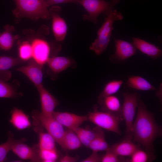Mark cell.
Wrapping results in <instances>:
<instances>
[{
  "mask_svg": "<svg viewBox=\"0 0 162 162\" xmlns=\"http://www.w3.org/2000/svg\"><path fill=\"white\" fill-rule=\"evenodd\" d=\"M138 95L137 111L133 127L134 142L141 145L147 152L154 154V142L162 135L161 128L156 122L153 114Z\"/></svg>",
  "mask_w": 162,
  "mask_h": 162,
  "instance_id": "1",
  "label": "cell"
},
{
  "mask_svg": "<svg viewBox=\"0 0 162 162\" xmlns=\"http://www.w3.org/2000/svg\"><path fill=\"white\" fill-rule=\"evenodd\" d=\"M16 7L13 11L18 17L34 20L50 18L46 0H14Z\"/></svg>",
  "mask_w": 162,
  "mask_h": 162,
  "instance_id": "2",
  "label": "cell"
},
{
  "mask_svg": "<svg viewBox=\"0 0 162 162\" xmlns=\"http://www.w3.org/2000/svg\"><path fill=\"white\" fill-rule=\"evenodd\" d=\"M123 18L122 14L113 10L105 18L104 22L97 32V38L92 43L89 49L97 56H100L106 50L109 43L113 25L116 21L121 20Z\"/></svg>",
  "mask_w": 162,
  "mask_h": 162,
  "instance_id": "3",
  "label": "cell"
},
{
  "mask_svg": "<svg viewBox=\"0 0 162 162\" xmlns=\"http://www.w3.org/2000/svg\"><path fill=\"white\" fill-rule=\"evenodd\" d=\"M120 1L111 0L110 2H107L104 0H80L78 3L87 12V14L83 16V20L96 24L98 22V17L100 14L103 13L107 16Z\"/></svg>",
  "mask_w": 162,
  "mask_h": 162,
  "instance_id": "4",
  "label": "cell"
},
{
  "mask_svg": "<svg viewBox=\"0 0 162 162\" xmlns=\"http://www.w3.org/2000/svg\"><path fill=\"white\" fill-rule=\"evenodd\" d=\"M35 127L44 128L62 148L65 130L62 126L52 116H47L34 110L32 112Z\"/></svg>",
  "mask_w": 162,
  "mask_h": 162,
  "instance_id": "5",
  "label": "cell"
},
{
  "mask_svg": "<svg viewBox=\"0 0 162 162\" xmlns=\"http://www.w3.org/2000/svg\"><path fill=\"white\" fill-rule=\"evenodd\" d=\"M88 121L96 126L107 131L121 135L119 124L123 120L121 116L109 112L99 111L95 106L94 110L89 112L87 115Z\"/></svg>",
  "mask_w": 162,
  "mask_h": 162,
  "instance_id": "6",
  "label": "cell"
},
{
  "mask_svg": "<svg viewBox=\"0 0 162 162\" xmlns=\"http://www.w3.org/2000/svg\"><path fill=\"white\" fill-rule=\"evenodd\" d=\"M124 102L121 109V115L125 122L126 130L124 139L132 140L133 127L136 108L138 105V95L136 93H122Z\"/></svg>",
  "mask_w": 162,
  "mask_h": 162,
  "instance_id": "7",
  "label": "cell"
},
{
  "mask_svg": "<svg viewBox=\"0 0 162 162\" xmlns=\"http://www.w3.org/2000/svg\"><path fill=\"white\" fill-rule=\"evenodd\" d=\"M31 44L32 51V58L43 66L52 57L51 45L46 40L40 38L34 39Z\"/></svg>",
  "mask_w": 162,
  "mask_h": 162,
  "instance_id": "8",
  "label": "cell"
},
{
  "mask_svg": "<svg viewBox=\"0 0 162 162\" xmlns=\"http://www.w3.org/2000/svg\"><path fill=\"white\" fill-rule=\"evenodd\" d=\"M115 46V51L111 55L109 59L114 63L123 62L134 55L136 48L133 44L113 37Z\"/></svg>",
  "mask_w": 162,
  "mask_h": 162,
  "instance_id": "9",
  "label": "cell"
},
{
  "mask_svg": "<svg viewBox=\"0 0 162 162\" xmlns=\"http://www.w3.org/2000/svg\"><path fill=\"white\" fill-rule=\"evenodd\" d=\"M52 20V29L56 40L60 42L66 36L68 27L65 20L60 15L61 8L58 6H53L49 10Z\"/></svg>",
  "mask_w": 162,
  "mask_h": 162,
  "instance_id": "10",
  "label": "cell"
},
{
  "mask_svg": "<svg viewBox=\"0 0 162 162\" xmlns=\"http://www.w3.org/2000/svg\"><path fill=\"white\" fill-rule=\"evenodd\" d=\"M52 115L62 126L72 130L80 127L83 122L88 121L87 115L80 116L67 112L54 111Z\"/></svg>",
  "mask_w": 162,
  "mask_h": 162,
  "instance_id": "11",
  "label": "cell"
},
{
  "mask_svg": "<svg viewBox=\"0 0 162 162\" xmlns=\"http://www.w3.org/2000/svg\"><path fill=\"white\" fill-rule=\"evenodd\" d=\"M42 68V66L31 59L28 61L27 65L19 67L16 70L26 76L36 88L43 85Z\"/></svg>",
  "mask_w": 162,
  "mask_h": 162,
  "instance_id": "12",
  "label": "cell"
},
{
  "mask_svg": "<svg viewBox=\"0 0 162 162\" xmlns=\"http://www.w3.org/2000/svg\"><path fill=\"white\" fill-rule=\"evenodd\" d=\"M36 88L39 95L41 113L45 116H52L54 110L59 104L58 100L43 85Z\"/></svg>",
  "mask_w": 162,
  "mask_h": 162,
  "instance_id": "13",
  "label": "cell"
},
{
  "mask_svg": "<svg viewBox=\"0 0 162 162\" xmlns=\"http://www.w3.org/2000/svg\"><path fill=\"white\" fill-rule=\"evenodd\" d=\"M23 142L20 141L14 145L11 149L14 153L22 159L29 160L32 162H40L38 145L34 144L31 147Z\"/></svg>",
  "mask_w": 162,
  "mask_h": 162,
  "instance_id": "14",
  "label": "cell"
},
{
  "mask_svg": "<svg viewBox=\"0 0 162 162\" xmlns=\"http://www.w3.org/2000/svg\"><path fill=\"white\" fill-rule=\"evenodd\" d=\"M46 64L51 72L57 76L68 68H75L76 62L71 58L62 56H53L49 58Z\"/></svg>",
  "mask_w": 162,
  "mask_h": 162,
  "instance_id": "15",
  "label": "cell"
},
{
  "mask_svg": "<svg viewBox=\"0 0 162 162\" xmlns=\"http://www.w3.org/2000/svg\"><path fill=\"white\" fill-rule=\"evenodd\" d=\"M132 43L136 49L154 60L161 57L162 50L159 47L138 38H132Z\"/></svg>",
  "mask_w": 162,
  "mask_h": 162,
  "instance_id": "16",
  "label": "cell"
},
{
  "mask_svg": "<svg viewBox=\"0 0 162 162\" xmlns=\"http://www.w3.org/2000/svg\"><path fill=\"white\" fill-rule=\"evenodd\" d=\"M140 146L139 144H135L131 140L124 139L122 141L109 146L108 149L117 155L124 157L130 156L140 148Z\"/></svg>",
  "mask_w": 162,
  "mask_h": 162,
  "instance_id": "17",
  "label": "cell"
},
{
  "mask_svg": "<svg viewBox=\"0 0 162 162\" xmlns=\"http://www.w3.org/2000/svg\"><path fill=\"white\" fill-rule=\"evenodd\" d=\"M98 102L102 111L122 116V106L116 96L112 95L98 98Z\"/></svg>",
  "mask_w": 162,
  "mask_h": 162,
  "instance_id": "18",
  "label": "cell"
},
{
  "mask_svg": "<svg viewBox=\"0 0 162 162\" xmlns=\"http://www.w3.org/2000/svg\"><path fill=\"white\" fill-rule=\"evenodd\" d=\"M9 122L17 130H22L31 126L29 116L21 110L14 108L11 112Z\"/></svg>",
  "mask_w": 162,
  "mask_h": 162,
  "instance_id": "19",
  "label": "cell"
},
{
  "mask_svg": "<svg viewBox=\"0 0 162 162\" xmlns=\"http://www.w3.org/2000/svg\"><path fill=\"white\" fill-rule=\"evenodd\" d=\"M126 83L128 87L137 90L158 91L157 88L147 80L140 76H134L129 77Z\"/></svg>",
  "mask_w": 162,
  "mask_h": 162,
  "instance_id": "20",
  "label": "cell"
},
{
  "mask_svg": "<svg viewBox=\"0 0 162 162\" xmlns=\"http://www.w3.org/2000/svg\"><path fill=\"white\" fill-rule=\"evenodd\" d=\"M4 32L0 33V48L7 51L11 48L15 40L19 37L18 35L13 34L14 30L13 26L6 25L4 26Z\"/></svg>",
  "mask_w": 162,
  "mask_h": 162,
  "instance_id": "21",
  "label": "cell"
},
{
  "mask_svg": "<svg viewBox=\"0 0 162 162\" xmlns=\"http://www.w3.org/2000/svg\"><path fill=\"white\" fill-rule=\"evenodd\" d=\"M82 145L76 134L72 130H65L62 148L64 151L74 150L80 148Z\"/></svg>",
  "mask_w": 162,
  "mask_h": 162,
  "instance_id": "22",
  "label": "cell"
},
{
  "mask_svg": "<svg viewBox=\"0 0 162 162\" xmlns=\"http://www.w3.org/2000/svg\"><path fill=\"white\" fill-rule=\"evenodd\" d=\"M109 147L105 140L103 129L98 127L96 135L90 142L88 147L92 152H98L105 151Z\"/></svg>",
  "mask_w": 162,
  "mask_h": 162,
  "instance_id": "23",
  "label": "cell"
},
{
  "mask_svg": "<svg viewBox=\"0 0 162 162\" xmlns=\"http://www.w3.org/2000/svg\"><path fill=\"white\" fill-rule=\"evenodd\" d=\"M97 128V126L92 129L79 127L72 130L76 134L82 144L88 148L90 142L94 139L96 135Z\"/></svg>",
  "mask_w": 162,
  "mask_h": 162,
  "instance_id": "24",
  "label": "cell"
},
{
  "mask_svg": "<svg viewBox=\"0 0 162 162\" xmlns=\"http://www.w3.org/2000/svg\"><path fill=\"white\" fill-rule=\"evenodd\" d=\"M8 139L5 142L0 144V162H4L7 159L6 156L14 144L20 141H25L26 139L23 138L20 140H16L14 138V135L10 131L8 134Z\"/></svg>",
  "mask_w": 162,
  "mask_h": 162,
  "instance_id": "25",
  "label": "cell"
},
{
  "mask_svg": "<svg viewBox=\"0 0 162 162\" xmlns=\"http://www.w3.org/2000/svg\"><path fill=\"white\" fill-rule=\"evenodd\" d=\"M38 133L39 142L37 144L39 149L42 150H57L53 138L48 133L43 130L38 131Z\"/></svg>",
  "mask_w": 162,
  "mask_h": 162,
  "instance_id": "26",
  "label": "cell"
},
{
  "mask_svg": "<svg viewBox=\"0 0 162 162\" xmlns=\"http://www.w3.org/2000/svg\"><path fill=\"white\" fill-rule=\"evenodd\" d=\"M156 158V156L154 154L148 152L140 148L130 156L129 159L126 161L129 162H151Z\"/></svg>",
  "mask_w": 162,
  "mask_h": 162,
  "instance_id": "27",
  "label": "cell"
},
{
  "mask_svg": "<svg viewBox=\"0 0 162 162\" xmlns=\"http://www.w3.org/2000/svg\"><path fill=\"white\" fill-rule=\"evenodd\" d=\"M123 82V81L122 80H115L109 81L105 86L103 90L99 95L98 98L116 93L120 89Z\"/></svg>",
  "mask_w": 162,
  "mask_h": 162,
  "instance_id": "28",
  "label": "cell"
},
{
  "mask_svg": "<svg viewBox=\"0 0 162 162\" xmlns=\"http://www.w3.org/2000/svg\"><path fill=\"white\" fill-rule=\"evenodd\" d=\"M19 58L0 56V71H5L11 68L24 62Z\"/></svg>",
  "mask_w": 162,
  "mask_h": 162,
  "instance_id": "29",
  "label": "cell"
},
{
  "mask_svg": "<svg viewBox=\"0 0 162 162\" xmlns=\"http://www.w3.org/2000/svg\"><path fill=\"white\" fill-rule=\"evenodd\" d=\"M19 58L24 62L32 59V51L31 44L28 41L23 42L18 48Z\"/></svg>",
  "mask_w": 162,
  "mask_h": 162,
  "instance_id": "30",
  "label": "cell"
},
{
  "mask_svg": "<svg viewBox=\"0 0 162 162\" xmlns=\"http://www.w3.org/2000/svg\"><path fill=\"white\" fill-rule=\"evenodd\" d=\"M38 156L40 161L43 162H55L59 157L57 150H42L39 148Z\"/></svg>",
  "mask_w": 162,
  "mask_h": 162,
  "instance_id": "31",
  "label": "cell"
},
{
  "mask_svg": "<svg viewBox=\"0 0 162 162\" xmlns=\"http://www.w3.org/2000/svg\"><path fill=\"white\" fill-rule=\"evenodd\" d=\"M16 95V91L11 86L0 79V98H14Z\"/></svg>",
  "mask_w": 162,
  "mask_h": 162,
  "instance_id": "32",
  "label": "cell"
},
{
  "mask_svg": "<svg viewBox=\"0 0 162 162\" xmlns=\"http://www.w3.org/2000/svg\"><path fill=\"white\" fill-rule=\"evenodd\" d=\"M105 152V154L102 156L101 162H121L126 161L124 157L117 155L108 148Z\"/></svg>",
  "mask_w": 162,
  "mask_h": 162,
  "instance_id": "33",
  "label": "cell"
},
{
  "mask_svg": "<svg viewBox=\"0 0 162 162\" xmlns=\"http://www.w3.org/2000/svg\"><path fill=\"white\" fill-rule=\"evenodd\" d=\"M98 152H92L88 157L82 160L81 162H100L102 156L98 154Z\"/></svg>",
  "mask_w": 162,
  "mask_h": 162,
  "instance_id": "34",
  "label": "cell"
},
{
  "mask_svg": "<svg viewBox=\"0 0 162 162\" xmlns=\"http://www.w3.org/2000/svg\"><path fill=\"white\" fill-rule=\"evenodd\" d=\"M80 0H46L48 6L54 4L66 3H78Z\"/></svg>",
  "mask_w": 162,
  "mask_h": 162,
  "instance_id": "35",
  "label": "cell"
},
{
  "mask_svg": "<svg viewBox=\"0 0 162 162\" xmlns=\"http://www.w3.org/2000/svg\"><path fill=\"white\" fill-rule=\"evenodd\" d=\"M78 157H73L66 155L60 159V162H75L77 160Z\"/></svg>",
  "mask_w": 162,
  "mask_h": 162,
  "instance_id": "36",
  "label": "cell"
}]
</instances>
